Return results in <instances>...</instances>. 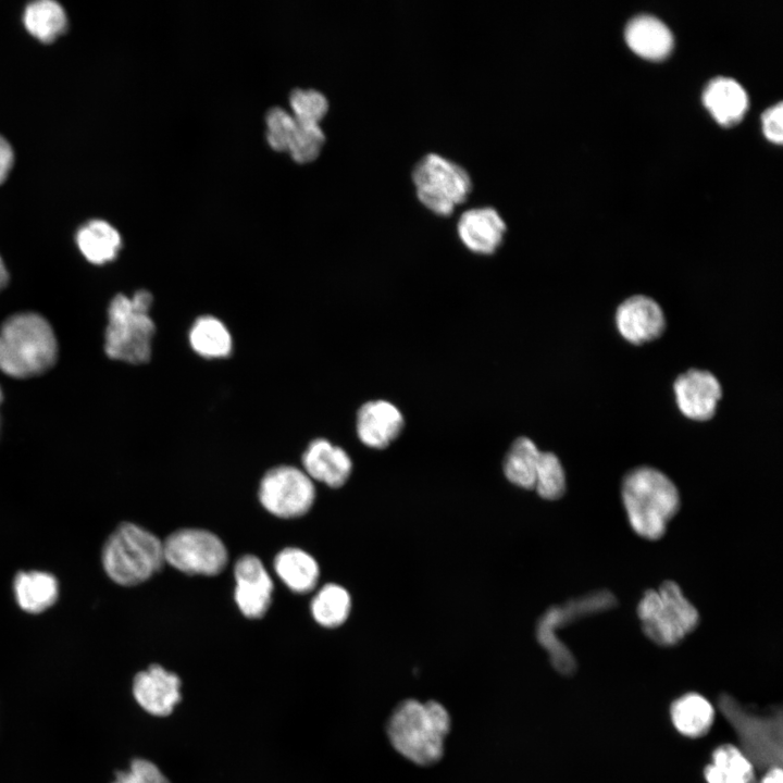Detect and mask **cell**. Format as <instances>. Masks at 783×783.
Returning a JSON list of instances; mask_svg holds the SVG:
<instances>
[{
	"label": "cell",
	"instance_id": "6da1fadb",
	"mask_svg": "<svg viewBox=\"0 0 783 783\" xmlns=\"http://www.w3.org/2000/svg\"><path fill=\"white\" fill-rule=\"evenodd\" d=\"M621 498L632 530L650 540L662 537L680 508V494L672 480L647 465L624 475Z\"/></svg>",
	"mask_w": 783,
	"mask_h": 783
},
{
	"label": "cell",
	"instance_id": "7a4b0ae2",
	"mask_svg": "<svg viewBox=\"0 0 783 783\" xmlns=\"http://www.w3.org/2000/svg\"><path fill=\"white\" fill-rule=\"evenodd\" d=\"M386 730L390 744L402 757L430 766L443 756L450 717L435 700L406 699L394 709Z\"/></svg>",
	"mask_w": 783,
	"mask_h": 783
},
{
	"label": "cell",
	"instance_id": "3957f363",
	"mask_svg": "<svg viewBox=\"0 0 783 783\" xmlns=\"http://www.w3.org/2000/svg\"><path fill=\"white\" fill-rule=\"evenodd\" d=\"M57 357V338L44 316L17 313L0 326V370L7 375L26 378L41 374Z\"/></svg>",
	"mask_w": 783,
	"mask_h": 783
},
{
	"label": "cell",
	"instance_id": "277c9868",
	"mask_svg": "<svg viewBox=\"0 0 783 783\" xmlns=\"http://www.w3.org/2000/svg\"><path fill=\"white\" fill-rule=\"evenodd\" d=\"M153 295L138 289L132 297L114 296L108 308L104 350L109 358L130 364L150 361L157 325L150 315Z\"/></svg>",
	"mask_w": 783,
	"mask_h": 783
},
{
	"label": "cell",
	"instance_id": "5b68a950",
	"mask_svg": "<svg viewBox=\"0 0 783 783\" xmlns=\"http://www.w3.org/2000/svg\"><path fill=\"white\" fill-rule=\"evenodd\" d=\"M164 563L163 540L132 522L121 523L102 549L105 573L122 586L144 583L159 572Z\"/></svg>",
	"mask_w": 783,
	"mask_h": 783
},
{
	"label": "cell",
	"instance_id": "8992f818",
	"mask_svg": "<svg viewBox=\"0 0 783 783\" xmlns=\"http://www.w3.org/2000/svg\"><path fill=\"white\" fill-rule=\"evenodd\" d=\"M645 635L660 646H673L698 625L699 613L673 581L646 591L637 605Z\"/></svg>",
	"mask_w": 783,
	"mask_h": 783
},
{
	"label": "cell",
	"instance_id": "52a82bcc",
	"mask_svg": "<svg viewBox=\"0 0 783 783\" xmlns=\"http://www.w3.org/2000/svg\"><path fill=\"white\" fill-rule=\"evenodd\" d=\"M412 182L419 201L439 216H449L472 190L468 171L437 153L425 154L418 161Z\"/></svg>",
	"mask_w": 783,
	"mask_h": 783
},
{
	"label": "cell",
	"instance_id": "ba28073f",
	"mask_svg": "<svg viewBox=\"0 0 783 783\" xmlns=\"http://www.w3.org/2000/svg\"><path fill=\"white\" fill-rule=\"evenodd\" d=\"M721 711L741 742V749L759 767H781L782 762V718L780 712L757 713L733 697H720Z\"/></svg>",
	"mask_w": 783,
	"mask_h": 783
},
{
	"label": "cell",
	"instance_id": "9c48e42d",
	"mask_svg": "<svg viewBox=\"0 0 783 783\" xmlns=\"http://www.w3.org/2000/svg\"><path fill=\"white\" fill-rule=\"evenodd\" d=\"M165 563L188 575L213 576L227 564L225 544L214 533L185 527L172 532L163 540Z\"/></svg>",
	"mask_w": 783,
	"mask_h": 783
},
{
	"label": "cell",
	"instance_id": "30bf717a",
	"mask_svg": "<svg viewBox=\"0 0 783 783\" xmlns=\"http://www.w3.org/2000/svg\"><path fill=\"white\" fill-rule=\"evenodd\" d=\"M258 497L262 507L271 514L281 519H296L312 508L315 487L302 469L281 464L264 473Z\"/></svg>",
	"mask_w": 783,
	"mask_h": 783
},
{
	"label": "cell",
	"instance_id": "8fae6325",
	"mask_svg": "<svg viewBox=\"0 0 783 783\" xmlns=\"http://www.w3.org/2000/svg\"><path fill=\"white\" fill-rule=\"evenodd\" d=\"M132 693L137 705L146 713L166 719L183 703V681L176 672L159 663H152L135 674Z\"/></svg>",
	"mask_w": 783,
	"mask_h": 783
},
{
	"label": "cell",
	"instance_id": "7c38bea8",
	"mask_svg": "<svg viewBox=\"0 0 783 783\" xmlns=\"http://www.w3.org/2000/svg\"><path fill=\"white\" fill-rule=\"evenodd\" d=\"M673 395L679 411L687 419L704 422L716 414L722 398V386L707 370L689 369L673 382Z\"/></svg>",
	"mask_w": 783,
	"mask_h": 783
},
{
	"label": "cell",
	"instance_id": "4fadbf2b",
	"mask_svg": "<svg viewBox=\"0 0 783 783\" xmlns=\"http://www.w3.org/2000/svg\"><path fill=\"white\" fill-rule=\"evenodd\" d=\"M614 324L620 336L632 345H644L659 338L666 330L661 306L646 295H633L617 307Z\"/></svg>",
	"mask_w": 783,
	"mask_h": 783
},
{
	"label": "cell",
	"instance_id": "5bb4252c",
	"mask_svg": "<svg viewBox=\"0 0 783 783\" xmlns=\"http://www.w3.org/2000/svg\"><path fill=\"white\" fill-rule=\"evenodd\" d=\"M234 599L248 619H261L270 609L274 585L263 562L254 555H244L235 563Z\"/></svg>",
	"mask_w": 783,
	"mask_h": 783
},
{
	"label": "cell",
	"instance_id": "9a60e30c",
	"mask_svg": "<svg viewBox=\"0 0 783 783\" xmlns=\"http://www.w3.org/2000/svg\"><path fill=\"white\" fill-rule=\"evenodd\" d=\"M405 424L400 410L387 400H370L357 412L356 431L360 442L373 449H384L400 434Z\"/></svg>",
	"mask_w": 783,
	"mask_h": 783
},
{
	"label": "cell",
	"instance_id": "2e32d148",
	"mask_svg": "<svg viewBox=\"0 0 783 783\" xmlns=\"http://www.w3.org/2000/svg\"><path fill=\"white\" fill-rule=\"evenodd\" d=\"M301 463L302 470L312 481L333 488L343 486L352 471V461L348 452L323 437L308 444L302 452Z\"/></svg>",
	"mask_w": 783,
	"mask_h": 783
},
{
	"label": "cell",
	"instance_id": "e0dca14e",
	"mask_svg": "<svg viewBox=\"0 0 783 783\" xmlns=\"http://www.w3.org/2000/svg\"><path fill=\"white\" fill-rule=\"evenodd\" d=\"M461 243L472 252L492 254L504 240L506 223L492 207H477L464 211L457 223Z\"/></svg>",
	"mask_w": 783,
	"mask_h": 783
},
{
	"label": "cell",
	"instance_id": "ac0fdd59",
	"mask_svg": "<svg viewBox=\"0 0 783 783\" xmlns=\"http://www.w3.org/2000/svg\"><path fill=\"white\" fill-rule=\"evenodd\" d=\"M625 40L635 53L648 60L664 59L673 47L669 27L656 16L647 14L637 15L627 23Z\"/></svg>",
	"mask_w": 783,
	"mask_h": 783
},
{
	"label": "cell",
	"instance_id": "d6986e66",
	"mask_svg": "<svg viewBox=\"0 0 783 783\" xmlns=\"http://www.w3.org/2000/svg\"><path fill=\"white\" fill-rule=\"evenodd\" d=\"M190 349L207 360L229 357L234 349V337L226 323L212 314L197 316L187 333Z\"/></svg>",
	"mask_w": 783,
	"mask_h": 783
},
{
	"label": "cell",
	"instance_id": "ffe728a7",
	"mask_svg": "<svg viewBox=\"0 0 783 783\" xmlns=\"http://www.w3.org/2000/svg\"><path fill=\"white\" fill-rule=\"evenodd\" d=\"M273 569L283 584L296 594L310 593L320 579L318 561L298 547L282 549L274 558Z\"/></svg>",
	"mask_w": 783,
	"mask_h": 783
},
{
	"label": "cell",
	"instance_id": "44dd1931",
	"mask_svg": "<svg viewBox=\"0 0 783 783\" xmlns=\"http://www.w3.org/2000/svg\"><path fill=\"white\" fill-rule=\"evenodd\" d=\"M703 100L713 117L724 126L739 122L748 108L746 91L730 77L711 79L704 90Z\"/></svg>",
	"mask_w": 783,
	"mask_h": 783
},
{
	"label": "cell",
	"instance_id": "7402d4cb",
	"mask_svg": "<svg viewBox=\"0 0 783 783\" xmlns=\"http://www.w3.org/2000/svg\"><path fill=\"white\" fill-rule=\"evenodd\" d=\"M13 591L18 606L24 611L39 613L57 601L59 584L50 573L24 571L16 574Z\"/></svg>",
	"mask_w": 783,
	"mask_h": 783
},
{
	"label": "cell",
	"instance_id": "603a6c76",
	"mask_svg": "<svg viewBox=\"0 0 783 783\" xmlns=\"http://www.w3.org/2000/svg\"><path fill=\"white\" fill-rule=\"evenodd\" d=\"M76 244L83 256L94 264L113 261L122 248V237L103 220H91L79 227Z\"/></svg>",
	"mask_w": 783,
	"mask_h": 783
},
{
	"label": "cell",
	"instance_id": "cb8c5ba5",
	"mask_svg": "<svg viewBox=\"0 0 783 783\" xmlns=\"http://www.w3.org/2000/svg\"><path fill=\"white\" fill-rule=\"evenodd\" d=\"M704 776L707 783H755V765L739 747L723 744L713 750Z\"/></svg>",
	"mask_w": 783,
	"mask_h": 783
},
{
	"label": "cell",
	"instance_id": "d4e9b609",
	"mask_svg": "<svg viewBox=\"0 0 783 783\" xmlns=\"http://www.w3.org/2000/svg\"><path fill=\"white\" fill-rule=\"evenodd\" d=\"M672 724L686 737L704 736L712 726L714 709L711 703L696 693H688L674 700L670 708Z\"/></svg>",
	"mask_w": 783,
	"mask_h": 783
},
{
	"label": "cell",
	"instance_id": "484cf974",
	"mask_svg": "<svg viewBox=\"0 0 783 783\" xmlns=\"http://www.w3.org/2000/svg\"><path fill=\"white\" fill-rule=\"evenodd\" d=\"M23 22L27 32L42 42L53 41L67 27L64 9L52 0L30 2L24 10Z\"/></svg>",
	"mask_w": 783,
	"mask_h": 783
},
{
	"label": "cell",
	"instance_id": "4316f807",
	"mask_svg": "<svg viewBox=\"0 0 783 783\" xmlns=\"http://www.w3.org/2000/svg\"><path fill=\"white\" fill-rule=\"evenodd\" d=\"M351 610L349 592L339 584L327 583L313 596L310 602V612L313 620L327 629L344 624Z\"/></svg>",
	"mask_w": 783,
	"mask_h": 783
},
{
	"label": "cell",
	"instance_id": "83f0119b",
	"mask_svg": "<svg viewBox=\"0 0 783 783\" xmlns=\"http://www.w3.org/2000/svg\"><path fill=\"white\" fill-rule=\"evenodd\" d=\"M536 444L527 437L517 438L510 446L504 461V473L513 485L532 489L540 456Z\"/></svg>",
	"mask_w": 783,
	"mask_h": 783
},
{
	"label": "cell",
	"instance_id": "f1b7e54d",
	"mask_svg": "<svg viewBox=\"0 0 783 783\" xmlns=\"http://www.w3.org/2000/svg\"><path fill=\"white\" fill-rule=\"evenodd\" d=\"M566 487V472L561 461L554 452L542 451L533 488L542 498L556 500L563 496Z\"/></svg>",
	"mask_w": 783,
	"mask_h": 783
},
{
	"label": "cell",
	"instance_id": "f546056e",
	"mask_svg": "<svg viewBox=\"0 0 783 783\" xmlns=\"http://www.w3.org/2000/svg\"><path fill=\"white\" fill-rule=\"evenodd\" d=\"M296 122L287 151L296 162L309 163L319 157L325 142V134L320 123Z\"/></svg>",
	"mask_w": 783,
	"mask_h": 783
},
{
	"label": "cell",
	"instance_id": "4dcf8cb0",
	"mask_svg": "<svg viewBox=\"0 0 783 783\" xmlns=\"http://www.w3.org/2000/svg\"><path fill=\"white\" fill-rule=\"evenodd\" d=\"M289 104L298 122L320 123L328 111L327 98L312 88H295L289 95Z\"/></svg>",
	"mask_w": 783,
	"mask_h": 783
},
{
	"label": "cell",
	"instance_id": "1f68e13d",
	"mask_svg": "<svg viewBox=\"0 0 783 783\" xmlns=\"http://www.w3.org/2000/svg\"><path fill=\"white\" fill-rule=\"evenodd\" d=\"M296 124L290 112L281 107H272L265 115V137L270 147L276 151H287Z\"/></svg>",
	"mask_w": 783,
	"mask_h": 783
},
{
	"label": "cell",
	"instance_id": "d6a6232c",
	"mask_svg": "<svg viewBox=\"0 0 783 783\" xmlns=\"http://www.w3.org/2000/svg\"><path fill=\"white\" fill-rule=\"evenodd\" d=\"M112 783H173L163 770L147 758H134L127 770L117 771Z\"/></svg>",
	"mask_w": 783,
	"mask_h": 783
},
{
	"label": "cell",
	"instance_id": "836d02e7",
	"mask_svg": "<svg viewBox=\"0 0 783 783\" xmlns=\"http://www.w3.org/2000/svg\"><path fill=\"white\" fill-rule=\"evenodd\" d=\"M782 115L783 104L779 102L765 111L761 116L762 129L766 137L776 144H781L783 139Z\"/></svg>",
	"mask_w": 783,
	"mask_h": 783
},
{
	"label": "cell",
	"instance_id": "e575fe53",
	"mask_svg": "<svg viewBox=\"0 0 783 783\" xmlns=\"http://www.w3.org/2000/svg\"><path fill=\"white\" fill-rule=\"evenodd\" d=\"M13 160L14 153L11 145L0 135V184L8 177Z\"/></svg>",
	"mask_w": 783,
	"mask_h": 783
},
{
	"label": "cell",
	"instance_id": "d590c367",
	"mask_svg": "<svg viewBox=\"0 0 783 783\" xmlns=\"http://www.w3.org/2000/svg\"><path fill=\"white\" fill-rule=\"evenodd\" d=\"M758 783H783V772L781 767L767 769V772Z\"/></svg>",
	"mask_w": 783,
	"mask_h": 783
},
{
	"label": "cell",
	"instance_id": "8d00e7d4",
	"mask_svg": "<svg viewBox=\"0 0 783 783\" xmlns=\"http://www.w3.org/2000/svg\"><path fill=\"white\" fill-rule=\"evenodd\" d=\"M9 282V273L8 270L0 257V290H2Z\"/></svg>",
	"mask_w": 783,
	"mask_h": 783
},
{
	"label": "cell",
	"instance_id": "74e56055",
	"mask_svg": "<svg viewBox=\"0 0 783 783\" xmlns=\"http://www.w3.org/2000/svg\"><path fill=\"white\" fill-rule=\"evenodd\" d=\"M2 398H3V397H2V390H1V387H0V403H1V401H2Z\"/></svg>",
	"mask_w": 783,
	"mask_h": 783
}]
</instances>
